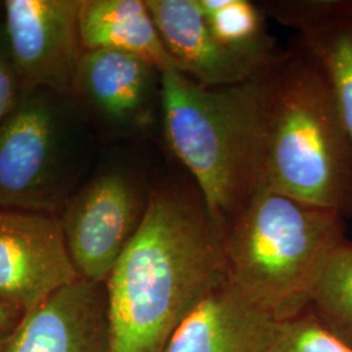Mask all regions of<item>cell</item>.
I'll return each mask as SVG.
<instances>
[{"label": "cell", "instance_id": "obj_13", "mask_svg": "<svg viewBox=\"0 0 352 352\" xmlns=\"http://www.w3.org/2000/svg\"><path fill=\"white\" fill-rule=\"evenodd\" d=\"M277 324L225 280L183 320L164 352H267Z\"/></svg>", "mask_w": 352, "mask_h": 352}, {"label": "cell", "instance_id": "obj_11", "mask_svg": "<svg viewBox=\"0 0 352 352\" xmlns=\"http://www.w3.org/2000/svg\"><path fill=\"white\" fill-rule=\"evenodd\" d=\"M146 4L176 69L202 87L235 85L270 69H263L221 46L197 0H146Z\"/></svg>", "mask_w": 352, "mask_h": 352}, {"label": "cell", "instance_id": "obj_9", "mask_svg": "<svg viewBox=\"0 0 352 352\" xmlns=\"http://www.w3.org/2000/svg\"><path fill=\"white\" fill-rule=\"evenodd\" d=\"M78 278L58 215L0 209V300L28 314Z\"/></svg>", "mask_w": 352, "mask_h": 352}, {"label": "cell", "instance_id": "obj_19", "mask_svg": "<svg viewBox=\"0 0 352 352\" xmlns=\"http://www.w3.org/2000/svg\"><path fill=\"white\" fill-rule=\"evenodd\" d=\"M25 315L12 304L0 300V351L11 340Z\"/></svg>", "mask_w": 352, "mask_h": 352}, {"label": "cell", "instance_id": "obj_1", "mask_svg": "<svg viewBox=\"0 0 352 352\" xmlns=\"http://www.w3.org/2000/svg\"><path fill=\"white\" fill-rule=\"evenodd\" d=\"M226 280L223 226L190 180L151 186L139 230L106 279L111 352H164Z\"/></svg>", "mask_w": 352, "mask_h": 352}, {"label": "cell", "instance_id": "obj_17", "mask_svg": "<svg viewBox=\"0 0 352 352\" xmlns=\"http://www.w3.org/2000/svg\"><path fill=\"white\" fill-rule=\"evenodd\" d=\"M267 352H352L333 337L307 309L302 315L278 322Z\"/></svg>", "mask_w": 352, "mask_h": 352}, {"label": "cell", "instance_id": "obj_14", "mask_svg": "<svg viewBox=\"0 0 352 352\" xmlns=\"http://www.w3.org/2000/svg\"><path fill=\"white\" fill-rule=\"evenodd\" d=\"M78 30L84 50L122 51L149 62L161 72L177 71L146 0H82Z\"/></svg>", "mask_w": 352, "mask_h": 352}, {"label": "cell", "instance_id": "obj_10", "mask_svg": "<svg viewBox=\"0 0 352 352\" xmlns=\"http://www.w3.org/2000/svg\"><path fill=\"white\" fill-rule=\"evenodd\" d=\"M0 352H111L106 285L78 278L55 291Z\"/></svg>", "mask_w": 352, "mask_h": 352}, {"label": "cell", "instance_id": "obj_2", "mask_svg": "<svg viewBox=\"0 0 352 352\" xmlns=\"http://www.w3.org/2000/svg\"><path fill=\"white\" fill-rule=\"evenodd\" d=\"M263 186L352 217V139L327 75L298 39L266 74Z\"/></svg>", "mask_w": 352, "mask_h": 352}, {"label": "cell", "instance_id": "obj_6", "mask_svg": "<svg viewBox=\"0 0 352 352\" xmlns=\"http://www.w3.org/2000/svg\"><path fill=\"white\" fill-rule=\"evenodd\" d=\"M151 190L123 166L103 167L76 190L59 218L80 278L106 282L139 230Z\"/></svg>", "mask_w": 352, "mask_h": 352}, {"label": "cell", "instance_id": "obj_18", "mask_svg": "<svg viewBox=\"0 0 352 352\" xmlns=\"http://www.w3.org/2000/svg\"><path fill=\"white\" fill-rule=\"evenodd\" d=\"M23 85L13 65L0 4V124L20 100Z\"/></svg>", "mask_w": 352, "mask_h": 352}, {"label": "cell", "instance_id": "obj_7", "mask_svg": "<svg viewBox=\"0 0 352 352\" xmlns=\"http://www.w3.org/2000/svg\"><path fill=\"white\" fill-rule=\"evenodd\" d=\"M82 0H6L1 11L13 65L23 88L72 94L84 47Z\"/></svg>", "mask_w": 352, "mask_h": 352}, {"label": "cell", "instance_id": "obj_15", "mask_svg": "<svg viewBox=\"0 0 352 352\" xmlns=\"http://www.w3.org/2000/svg\"><path fill=\"white\" fill-rule=\"evenodd\" d=\"M214 38L227 51L269 69L283 51L267 32L266 14L250 0H197Z\"/></svg>", "mask_w": 352, "mask_h": 352}, {"label": "cell", "instance_id": "obj_4", "mask_svg": "<svg viewBox=\"0 0 352 352\" xmlns=\"http://www.w3.org/2000/svg\"><path fill=\"white\" fill-rule=\"evenodd\" d=\"M344 239L340 214L258 189L223 227L227 285L277 322L294 318Z\"/></svg>", "mask_w": 352, "mask_h": 352}, {"label": "cell", "instance_id": "obj_3", "mask_svg": "<svg viewBox=\"0 0 352 352\" xmlns=\"http://www.w3.org/2000/svg\"><path fill=\"white\" fill-rule=\"evenodd\" d=\"M266 74L208 88L179 71L161 74V124L214 219L225 227L263 186Z\"/></svg>", "mask_w": 352, "mask_h": 352}, {"label": "cell", "instance_id": "obj_12", "mask_svg": "<svg viewBox=\"0 0 352 352\" xmlns=\"http://www.w3.org/2000/svg\"><path fill=\"white\" fill-rule=\"evenodd\" d=\"M260 7L298 32L327 75L352 139V0H270Z\"/></svg>", "mask_w": 352, "mask_h": 352}, {"label": "cell", "instance_id": "obj_16", "mask_svg": "<svg viewBox=\"0 0 352 352\" xmlns=\"http://www.w3.org/2000/svg\"><path fill=\"white\" fill-rule=\"evenodd\" d=\"M320 325L352 350V241L329 257L308 307Z\"/></svg>", "mask_w": 352, "mask_h": 352}, {"label": "cell", "instance_id": "obj_8", "mask_svg": "<svg viewBox=\"0 0 352 352\" xmlns=\"http://www.w3.org/2000/svg\"><path fill=\"white\" fill-rule=\"evenodd\" d=\"M161 74L126 52L84 50L72 96L89 122L113 135H141L161 118Z\"/></svg>", "mask_w": 352, "mask_h": 352}, {"label": "cell", "instance_id": "obj_5", "mask_svg": "<svg viewBox=\"0 0 352 352\" xmlns=\"http://www.w3.org/2000/svg\"><path fill=\"white\" fill-rule=\"evenodd\" d=\"M90 144L72 94L23 88L0 124V209L59 217L82 184Z\"/></svg>", "mask_w": 352, "mask_h": 352}]
</instances>
